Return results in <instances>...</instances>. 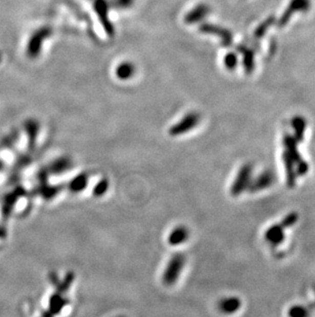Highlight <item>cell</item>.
Wrapping results in <instances>:
<instances>
[{
	"label": "cell",
	"mask_w": 315,
	"mask_h": 317,
	"mask_svg": "<svg viewBox=\"0 0 315 317\" xmlns=\"http://www.w3.org/2000/svg\"><path fill=\"white\" fill-rule=\"evenodd\" d=\"M185 265V256L182 254H176L172 256L170 259L169 263L167 264L163 275H162V281L163 284L167 287H171L176 284L178 281L182 269Z\"/></svg>",
	"instance_id": "cell-1"
},
{
	"label": "cell",
	"mask_w": 315,
	"mask_h": 317,
	"mask_svg": "<svg viewBox=\"0 0 315 317\" xmlns=\"http://www.w3.org/2000/svg\"><path fill=\"white\" fill-rule=\"evenodd\" d=\"M52 34V29L49 27H42L33 33L31 36L28 46H27V54L31 59H35L39 55L41 51L42 44L44 40Z\"/></svg>",
	"instance_id": "cell-2"
},
{
	"label": "cell",
	"mask_w": 315,
	"mask_h": 317,
	"mask_svg": "<svg viewBox=\"0 0 315 317\" xmlns=\"http://www.w3.org/2000/svg\"><path fill=\"white\" fill-rule=\"evenodd\" d=\"M200 121L199 114L192 112L186 114L180 121H178L176 124L172 125L169 129V135L172 137H177L180 135H184L188 132H191L193 128H195Z\"/></svg>",
	"instance_id": "cell-3"
},
{
	"label": "cell",
	"mask_w": 315,
	"mask_h": 317,
	"mask_svg": "<svg viewBox=\"0 0 315 317\" xmlns=\"http://www.w3.org/2000/svg\"><path fill=\"white\" fill-rule=\"evenodd\" d=\"M93 7L94 10L106 31V33L109 36H113L115 31H114V27L109 18V10L111 8L109 0H94L93 3Z\"/></svg>",
	"instance_id": "cell-4"
},
{
	"label": "cell",
	"mask_w": 315,
	"mask_h": 317,
	"mask_svg": "<svg viewBox=\"0 0 315 317\" xmlns=\"http://www.w3.org/2000/svg\"><path fill=\"white\" fill-rule=\"evenodd\" d=\"M188 236H190V231L185 226L183 225L176 226L174 229L171 230V232L168 235V244L171 247L180 246L188 239Z\"/></svg>",
	"instance_id": "cell-5"
},
{
	"label": "cell",
	"mask_w": 315,
	"mask_h": 317,
	"mask_svg": "<svg viewBox=\"0 0 315 317\" xmlns=\"http://www.w3.org/2000/svg\"><path fill=\"white\" fill-rule=\"evenodd\" d=\"M208 11H209V7L207 5L200 4L186 13L184 17V22L186 24H195L199 22L200 20H202L204 16H206Z\"/></svg>",
	"instance_id": "cell-6"
},
{
	"label": "cell",
	"mask_w": 315,
	"mask_h": 317,
	"mask_svg": "<svg viewBox=\"0 0 315 317\" xmlns=\"http://www.w3.org/2000/svg\"><path fill=\"white\" fill-rule=\"evenodd\" d=\"M240 300L236 298H225L219 302V310L224 314H234L240 308Z\"/></svg>",
	"instance_id": "cell-7"
},
{
	"label": "cell",
	"mask_w": 315,
	"mask_h": 317,
	"mask_svg": "<svg viewBox=\"0 0 315 317\" xmlns=\"http://www.w3.org/2000/svg\"><path fill=\"white\" fill-rule=\"evenodd\" d=\"M25 128L29 137L28 143H29V149L31 150L35 147L36 138L39 132V123L37 122V120H33V119L27 120V122L25 123Z\"/></svg>",
	"instance_id": "cell-8"
},
{
	"label": "cell",
	"mask_w": 315,
	"mask_h": 317,
	"mask_svg": "<svg viewBox=\"0 0 315 317\" xmlns=\"http://www.w3.org/2000/svg\"><path fill=\"white\" fill-rule=\"evenodd\" d=\"M71 166H72V160L69 157H60L54 160L50 164L49 171L54 175H60L65 172H68V170Z\"/></svg>",
	"instance_id": "cell-9"
},
{
	"label": "cell",
	"mask_w": 315,
	"mask_h": 317,
	"mask_svg": "<svg viewBox=\"0 0 315 317\" xmlns=\"http://www.w3.org/2000/svg\"><path fill=\"white\" fill-rule=\"evenodd\" d=\"M135 73V66L130 62L121 63L116 68V75L121 80H127L131 78Z\"/></svg>",
	"instance_id": "cell-10"
},
{
	"label": "cell",
	"mask_w": 315,
	"mask_h": 317,
	"mask_svg": "<svg viewBox=\"0 0 315 317\" xmlns=\"http://www.w3.org/2000/svg\"><path fill=\"white\" fill-rule=\"evenodd\" d=\"M88 183V176L87 174H80L77 177H75L69 184V189L73 193H78L84 190Z\"/></svg>",
	"instance_id": "cell-11"
},
{
	"label": "cell",
	"mask_w": 315,
	"mask_h": 317,
	"mask_svg": "<svg viewBox=\"0 0 315 317\" xmlns=\"http://www.w3.org/2000/svg\"><path fill=\"white\" fill-rule=\"evenodd\" d=\"M66 303V299H64L59 294L53 295L49 300V313H58Z\"/></svg>",
	"instance_id": "cell-12"
},
{
	"label": "cell",
	"mask_w": 315,
	"mask_h": 317,
	"mask_svg": "<svg viewBox=\"0 0 315 317\" xmlns=\"http://www.w3.org/2000/svg\"><path fill=\"white\" fill-rule=\"evenodd\" d=\"M108 190H109V181L107 179H102L95 185L93 189V195L95 197L102 196Z\"/></svg>",
	"instance_id": "cell-13"
},
{
	"label": "cell",
	"mask_w": 315,
	"mask_h": 317,
	"mask_svg": "<svg viewBox=\"0 0 315 317\" xmlns=\"http://www.w3.org/2000/svg\"><path fill=\"white\" fill-rule=\"evenodd\" d=\"M111 8H127L133 4V0H109Z\"/></svg>",
	"instance_id": "cell-14"
},
{
	"label": "cell",
	"mask_w": 315,
	"mask_h": 317,
	"mask_svg": "<svg viewBox=\"0 0 315 317\" xmlns=\"http://www.w3.org/2000/svg\"><path fill=\"white\" fill-rule=\"evenodd\" d=\"M290 316L291 317H307V313L305 309L301 307H294L290 311Z\"/></svg>",
	"instance_id": "cell-15"
},
{
	"label": "cell",
	"mask_w": 315,
	"mask_h": 317,
	"mask_svg": "<svg viewBox=\"0 0 315 317\" xmlns=\"http://www.w3.org/2000/svg\"><path fill=\"white\" fill-rule=\"evenodd\" d=\"M1 60H2V57H1V54H0V62H1Z\"/></svg>",
	"instance_id": "cell-16"
}]
</instances>
